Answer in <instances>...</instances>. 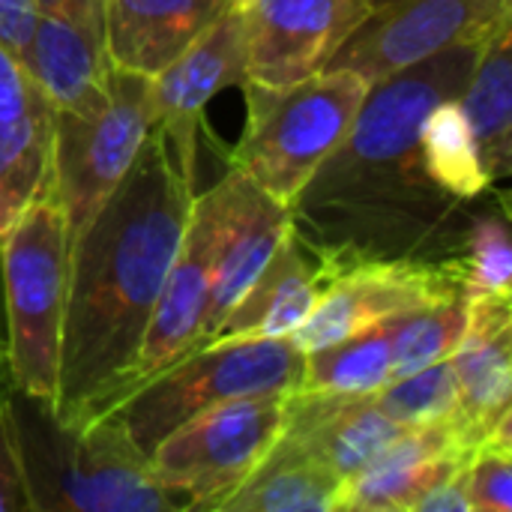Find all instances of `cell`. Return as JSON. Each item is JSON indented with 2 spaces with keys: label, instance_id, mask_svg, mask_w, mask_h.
<instances>
[{
  "label": "cell",
  "instance_id": "cell-30",
  "mask_svg": "<svg viewBox=\"0 0 512 512\" xmlns=\"http://www.w3.org/2000/svg\"><path fill=\"white\" fill-rule=\"evenodd\" d=\"M9 372H0V512H33L9 420Z\"/></svg>",
  "mask_w": 512,
  "mask_h": 512
},
{
  "label": "cell",
  "instance_id": "cell-20",
  "mask_svg": "<svg viewBox=\"0 0 512 512\" xmlns=\"http://www.w3.org/2000/svg\"><path fill=\"white\" fill-rule=\"evenodd\" d=\"M318 297V264L291 234L273 252L270 264L258 273L249 291L228 312L222 327L204 342H255L288 339L312 312Z\"/></svg>",
  "mask_w": 512,
  "mask_h": 512
},
{
  "label": "cell",
  "instance_id": "cell-18",
  "mask_svg": "<svg viewBox=\"0 0 512 512\" xmlns=\"http://www.w3.org/2000/svg\"><path fill=\"white\" fill-rule=\"evenodd\" d=\"M512 300L462 291L465 330L450 357L462 426L483 441L512 414Z\"/></svg>",
  "mask_w": 512,
  "mask_h": 512
},
{
  "label": "cell",
  "instance_id": "cell-34",
  "mask_svg": "<svg viewBox=\"0 0 512 512\" xmlns=\"http://www.w3.org/2000/svg\"><path fill=\"white\" fill-rule=\"evenodd\" d=\"M0 372H9V363H6V312H3V276H0Z\"/></svg>",
  "mask_w": 512,
  "mask_h": 512
},
{
  "label": "cell",
  "instance_id": "cell-19",
  "mask_svg": "<svg viewBox=\"0 0 512 512\" xmlns=\"http://www.w3.org/2000/svg\"><path fill=\"white\" fill-rule=\"evenodd\" d=\"M225 9L222 0H102L108 60L153 78Z\"/></svg>",
  "mask_w": 512,
  "mask_h": 512
},
{
  "label": "cell",
  "instance_id": "cell-36",
  "mask_svg": "<svg viewBox=\"0 0 512 512\" xmlns=\"http://www.w3.org/2000/svg\"><path fill=\"white\" fill-rule=\"evenodd\" d=\"M36 3H39V12H45V9H54L60 0H36Z\"/></svg>",
  "mask_w": 512,
  "mask_h": 512
},
{
  "label": "cell",
  "instance_id": "cell-24",
  "mask_svg": "<svg viewBox=\"0 0 512 512\" xmlns=\"http://www.w3.org/2000/svg\"><path fill=\"white\" fill-rule=\"evenodd\" d=\"M51 141V108L0 123V243L27 207L54 189Z\"/></svg>",
  "mask_w": 512,
  "mask_h": 512
},
{
  "label": "cell",
  "instance_id": "cell-9",
  "mask_svg": "<svg viewBox=\"0 0 512 512\" xmlns=\"http://www.w3.org/2000/svg\"><path fill=\"white\" fill-rule=\"evenodd\" d=\"M462 297L456 261H351L318 264V297L309 318L288 336L303 354L342 342L366 327L423 306Z\"/></svg>",
  "mask_w": 512,
  "mask_h": 512
},
{
  "label": "cell",
  "instance_id": "cell-1",
  "mask_svg": "<svg viewBox=\"0 0 512 512\" xmlns=\"http://www.w3.org/2000/svg\"><path fill=\"white\" fill-rule=\"evenodd\" d=\"M486 42H456L369 87L351 132L291 201V225L321 267L351 261H450L477 201L432 183L423 117L462 93Z\"/></svg>",
  "mask_w": 512,
  "mask_h": 512
},
{
  "label": "cell",
  "instance_id": "cell-25",
  "mask_svg": "<svg viewBox=\"0 0 512 512\" xmlns=\"http://www.w3.org/2000/svg\"><path fill=\"white\" fill-rule=\"evenodd\" d=\"M420 156L423 168L435 186L462 201H480L492 183L477 153L468 117L459 96L438 102L420 126Z\"/></svg>",
  "mask_w": 512,
  "mask_h": 512
},
{
  "label": "cell",
  "instance_id": "cell-28",
  "mask_svg": "<svg viewBox=\"0 0 512 512\" xmlns=\"http://www.w3.org/2000/svg\"><path fill=\"white\" fill-rule=\"evenodd\" d=\"M378 408L405 429L450 420L459 411V384L450 360L432 363L414 375L393 378L375 393Z\"/></svg>",
  "mask_w": 512,
  "mask_h": 512
},
{
  "label": "cell",
  "instance_id": "cell-21",
  "mask_svg": "<svg viewBox=\"0 0 512 512\" xmlns=\"http://www.w3.org/2000/svg\"><path fill=\"white\" fill-rule=\"evenodd\" d=\"M512 24L483 48L459 93L489 183H504L512 168Z\"/></svg>",
  "mask_w": 512,
  "mask_h": 512
},
{
  "label": "cell",
  "instance_id": "cell-23",
  "mask_svg": "<svg viewBox=\"0 0 512 512\" xmlns=\"http://www.w3.org/2000/svg\"><path fill=\"white\" fill-rule=\"evenodd\" d=\"M390 321L366 327L342 342L306 351L297 390L300 393H342V396L378 393L384 384L393 381Z\"/></svg>",
  "mask_w": 512,
  "mask_h": 512
},
{
  "label": "cell",
  "instance_id": "cell-35",
  "mask_svg": "<svg viewBox=\"0 0 512 512\" xmlns=\"http://www.w3.org/2000/svg\"><path fill=\"white\" fill-rule=\"evenodd\" d=\"M222 3H225L228 9H246V3H249V0H222Z\"/></svg>",
  "mask_w": 512,
  "mask_h": 512
},
{
  "label": "cell",
  "instance_id": "cell-7",
  "mask_svg": "<svg viewBox=\"0 0 512 512\" xmlns=\"http://www.w3.org/2000/svg\"><path fill=\"white\" fill-rule=\"evenodd\" d=\"M288 396H249L195 414L168 432L147 465L177 510H222L276 447Z\"/></svg>",
  "mask_w": 512,
  "mask_h": 512
},
{
  "label": "cell",
  "instance_id": "cell-17",
  "mask_svg": "<svg viewBox=\"0 0 512 512\" xmlns=\"http://www.w3.org/2000/svg\"><path fill=\"white\" fill-rule=\"evenodd\" d=\"M405 426L390 420L372 396L288 393L279 441L330 468L342 483L363 471Z\"/></svg>",
  "mask_w": 512,
  "mask_h": 512
},
{
  "label": "cell",
  "instance_id": "cell-15",
  "mask_svg": "<svg viewBox=\"0 0 512 512\" xmlns=\"http://www.w3.org/2000/svg\"><path fill=\"white\" fill-rule=\"evenodd\" d=\"M213 249H216V201L213 192H195L192 210L165 276L162 294L150 315L132 387L147 375L165 369L177 357L189 354L204 339V309L210 297V273H213ZM129 387V390H132Z\"/></svg>",
  "mask_w": 512,
  "mask_h": 512
},
{
  "label": "cell",
  "instance_id": "cell-31",
  "mask_svg": "<svg viewBox=\"0 0 512 512\" xmlns=\"http://www.w3.org/2000/svg\"><path fill=\"white\" fill-rule=\"evenodd\" d=\"M48 108L39 87L27 75L24 63L12 54V48L0 39V123L27 117L33 111Z\"/></svg>",
  "mask_w": 512,
  "mask_h": 512
},
{
  "label": "cell",
  "instance_id": "cell-13",
  "mask_svg": "<svg viewBox=\"0 0 512 512\" xmlns=\"http://www.w3.org/2000/svg\"><path fill=\"white\" fill-rule=\"evenodd\" d=\"M210 192L216 201V249L204 309V339L222 327L228 312L291 234V207L267 195L237 168H228Z\"/></svg>",
  "mask_w": 512,
  "mask_h": 512
},
{
  "label": "cell",
  "instance_id": "cell-33",
  "mask_svg": "<svg viewBox=\"0 0 512 512\" xmlns=\"http://www.w3.org/2000/svg\"><path fill=\"white\" fill-rule=\"evenodd\" d=\"M411 512H474L471 510V498L465 489V465L459 471H453L450 477H444L441 483H435Z\"/></svg>",
  "mask_w": 512,
  "mask_h": 512
},
{
  "label": "cell",
  "instance_id": "cell-32",
  "mask_svg": "<svg viewBox=\"0 0 512 512\" xmlns=\"http://www.w3.org/2000/svg\"><path fill=\"white\" fill-rule=\"evenodd\" d=\"M36 18H39L36 0H0V39L12 48V54L21 63L33 39Z\"/></svg>",
  "mask_w": 512,
  "mask_h": 512
},
{
  "label": "cell",
  "instance_id": "cell-12",
  "mask_svg": "<svg viewBox=\"0 0 512 512\" xmlns=\"http://www.w3.org/2000/svg\"><path fill=\"white\" fill-rule=\"evenodd\" d=\"M243 81L246 42L240 9H225L177 60L150 78L153 123L165 132L186 177L195 180L198 174V129L204 108L225 87H240Z\"/></svg>",
  "mask_w": 512,
  "mask_h": 512
},
{
  "label": "cell",
  "instance_id": "cell-26",
  "mask_svg": "<svg viewBox=\"0 0 512 512\" xmlns=\"http://www.w3.org/2000/svg\"><path fill=\"white\" fill-rule=\"evenodd\" d=\"M453 261L462 276V291L512 300V237L507 210L477 207Z\"/></svg>",
  "mask_w": 512,
  "mask_h": 512
},
{
  "label": "cell",
  "instance_id": "cell-8",
  "mask_svg": "<svg viewBox=\"0 0 512 512\" xmlns=\"http://www.w3.org/2000/svg\"><path fill=\"white\" fill-rule=\"evenodd\" d=\"M54 198L66 219L69 252L96 210L117 189L153 129V87L147 75L111 66L108 102L84 117L51 111Z\"/></svg>",
  "mask_w": 512,
  "mask_h": 512
},
{
  "label": "cell",
  "instance_id": "cell-16",
  "mask_svg": "<svg viewBox=\"0 0 512 512\" xmlns=\"http://www.w3.org/2000/svg\"><path fill=\"white\" fill-rule=\"evenodd\" d=\"M480 441L450 420L405 429L339 489V512H411L444 477L459 471Z\"/></svg>",
  "mask_w": 512,
  "mask_h": 512
},
{
  "label": "cell",
  "instance_id": "cell-22",
  "mask_svg": "<svg viewBox=\"0 0 512 512\" xmlns=\"http://www.w3.org/2000/svg\"><path fill=\"white\" fill-rule=\"evenodd\" d=\"M342 480L303 450L276 441L219 512H339Z\"/></svg>",
  "mask_w": 512,
  "mask_h": 512
},
{
  "label": "cell",
  "instance_id": "cell-29",
  "mask_svg": "<svg viewBox=\"0 0 512 512\" xmlns=\"http://www.w3.org/2000/svg\"><path fill=\"white\" fill-rule=\"evenodd\" d=\"M512 414L504 417L468 456L465 489L474 512L512 510Z\"/></svg>",
  "mask_w": 512,
  "mask_h": 512
},
{
  "label": "cell",
  "instance_id": "cell-6",
  "mask_svg": "<svg viewBox=\"0 0 512 512\" xmlns=\"http://www.w3.org/2000/svg\"><path fill=\"white\" fill-rule=\"evenodd\" d=\"M0 276L12 387L54 399L69 285V237L54 189L42 192L3 237Z\"/></svg>",
  "mask_w": 512,
  "mask_h": 512
},
{
  "label": "cell",
  "instance_id": "cell-5",
  "mask_svg": "<svg viewBox=\"0 0 512 512\" xmlns=\"http://www.w3.org/2000/svg\"><path fill=\"white\" fill-rule=\"evenodd\" d=\"M303 375V351L288 339L201 342L165 369L147 375L105 417L147 459L153 447L195 414L249 396H288Z\"/></svg>",
  "mask_w": 512,
  "mask_h": 512
},
{
  "label": "cell",
  "instance_id": "cell-14",
  "mask_svg": "<svg viewBox=\"0 0 512 512\" xmlns=\"http://www.w3.org/2000/svg\"><path fill=\"white\" fill-rule=\"evenodd\" d=\"M24 69L51 111L96 114L108 102L111 72L102 0H60L39 12Z\"/></svg>",
  "mask_w": 512,
  "mask_h": 512
},
{
  "label": "cell",
  "instance_id": "cell-3",
  "mask_svg": "<svg viewBox=\"0 0 512 512\" xmlns=\"http://www.w3.org/2000/svg\"><path fill=\"white\" fill-rule=\"evenodd\" d=\"M9 420L33 512L177 510L111 417L63 423L51 399L12 387Z\"/></svg>",
  "mask_w": 512,
  "mask_h": 512
},
{
  "label": "cell",
  "instance_id": "cell-27",
  "mask_svg": "<svg viewBox=\"0 0 512 512\" xmlns=\"http://www.w3.org/2000/svg\"><path fill=\"white\" fill-rule=\"evenodd\" d=\"M465 330L462 297L414 309L390 321L393 339V378L414 375L432 363L450 360Z\"/></svg>",
  "mask_w": 512,
  "mask_h": 512
},
{
  "label": "cell",
  "instance_id": "cell-10",
  "mask_svg": "<svg viewBox=\"0 0 512 512\" xmlns=\"http://www.w3.org/2000/svg\"><path fill=\"white\" fill-rule=\"evenodd\" d=\"M512 24V0H369V15L324 69L378 84L456 42H489Z\"/></svg>",
  "mask_w": 512,
  "mask_h": 512
},
{
  "label": "cell",
  "instance_id": "cell-4",
  "mask_svg": "<svg viewBox=\"0 0 512 512\" xmlns=\"http://www.w3.org/2000/svg\"><path fill=\"white\" fill-rule=\"evenodd\" d=\"M240 87L246 93V126L231 153V168L291 207L351 132L372 84L351 69H321L279 90L249 81Z\"/></svg>",
  "mask_w": 512,
  "mask_h": 512
},
{
  "label": "cell",
  "instance_id": "cell-11",
  "mask_svg": "<svg viewBox=\"0 0 512 512\" xmlns=\"http://www.w3.org/2000/svg\"><path fill=\"white\" fill-rule=\"evenodd\" d=\"M243 12L246 81L291 87L321 72L369 15V0H249Z\"/></svg>",
  "mask_w": 512,
  "mask_h": 512
},
{
  "label": "cell",
  "instance_id": "cell-2",
  "mask_svg": "<svg viewBox=\"0 0 512 512\" xmlns=\"http://www.w3.org/2000/svg\"><path fill=\"white\" fill-rule=\"evenodd\" d=\"M195 180L153 123L135 162L69 252L54 414L84 423L132 387L135 360L177 255Z\"/></svg>",
  "mask_w": 512,
  "mask_h": 512
}]
</instances>
